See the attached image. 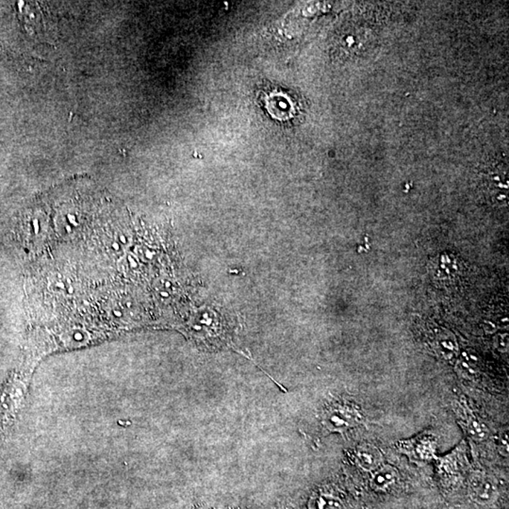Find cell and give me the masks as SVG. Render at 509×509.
<instances>
[{
	"label": "cell",
	"mask_w": 509,
	"mask_h": 509,
	"mask_svg": "<svg viewBox=\"0 0 509 509\" xmlns=\"http://www.w3.org/2000/svg\"><path fill=\"white\" fill-rule=\"evenodd\" d=\"M364 417L357 406L339 404L325 412L324 424L330 432H345L363 423Z\"/></svg>",
	"instance_id": "obj_1"
},
{
	"label": "cell",
	"mask_w": 509,
	"mask_h": 509,
	"mask_svg": "<svg viewBox=\"0 0 509 509\" xmlns=\"http://www.w3.org/2000/svg\"><path fill=\"white\" fill-rule=\"evenodd\" d=\"M453 410L459 424L471 440L476 442L488 440L490 436L488 427L471 410L464 400L456 401Z\"/></svg>",
	"instance_id": "obj_2"
},
{
	"label": "cell",
	"mask_w": 509,
	"mask_h": 509,
	"mask_svg": "<svg viewBox=\"0 0 509 509\" xmlns=\"http://www.w3.org/2000/svg\"><path fill=\"white\" fill-rule=\"evenodd\" d=\"M469 494L476 504L490 505L498 499L499 488L493 477L476 472L469 479Z\"/></svg>",
	"instance_id": "obj_3"
},
{
	"label": "cell",
	"mask_w": 509,
	"mask_h": 509,
	"mask_svg": "<svg viewBox=\"0 0 509 509\" xmlns=\"http://www.w3.org/2000/svg\"><path fill=\"white\" fill-rule=\"evenodd\" d=\"M401 453L415 461H427L436 458L437 442L432 436L421 435L397 444Z\"/></svg>",
	"instance_id": "obj_4"
},
{
	"label": "cell",
	"mask_w": 509,
	"mask_h": 509,
	"mask_svg": "<svg viewBox=\"0 0 509 509\" xmlns=\"http://www.w3.org/2000/svg\"><path fill=\"white\" fill-rule=\"evenodd\" d=\"M383 459L379 448L374 446V444H360L355 451V461L360 469L366 472H374L384 464Z\"/></svg>",
	"instance_id": "obj_5"
},
{
	"label": "cell",
	"mask_w": 509,
	"mask_h": 509,
	"mask_svg": "<svg viewBox=\"0 0 509 509\" xmlns=\"http://www.w3.org/2000/svg\"><path fill=\"white\" fill-rule=\"evenodd\" d=\"M266 107L268 110L270 115L276 119H287L292 115L293 105L290 103V98L284 95L283 93L273 90L266 93L263 98Z\"/></svg>",
	"instance_id": "obj_6"
},
{
	"label": "cell",
	"mask_w": 509,
	"mask_h": 509,
	"mask_svg": "<svg viewBox=\"0 0 509 509\" xmlns=\"http://www.w3.org/2000/svg\"><path fill=\"white\" fill-rule=\"evenodd\" d=\"M468 465L469 461L465 453L464 445H461L449 455L441 458L439 468L445 475L455 476L461 475L462 471L468 468Z\"/></svg>",
	"instance_id": "obj_7"
},
{
	"label": "cell",
	"mask_w": 509,
	"mask_h": 509,
	"mask_svg": "<svg viewBox=\"0 0 509 509\" xmlns=\"http://www.w3.org/2000/svg\"><path fill=\"white\" fill-rule=\"evenodd\" d=\"M397 470L392 465L382 464L374 472H372L370 486L375 491H385L392 487L397 483Z\"/></svg>",
	"instance_id": "obj_8"
},
{
	"label": "cell",
	"mask_w": 509,
	"mask_h": 509,
	"mask_svg": "<svg viewBox=\"0 0 509 509\" xmlns=\"http://www.w3.org/2000/svg\"><path fill=\"white\" fill-rule=\"evenodd\" d=\"M308 509H342V503L338 497L328 493H316L308 503Z\"/></svg>",
	"instance_id": "obj_9"
},
{
	"label": "cell",
	"mask_w": 509,
	"mask_h": 509,
	"mask_svg": "<svg viewBox=\"0 0 509 509\" xmlns=\"http://www.w3.org/2000/svg\"><path fill=\"white\" fill-rule=\"evenodd\" d=\"M508 434L505 433L504 436H502L501 441L499 442V449L501 451V453H504V456L508 455Z\"/></svg>",
	"instance_id": "obj_10"
}]
</instances>
